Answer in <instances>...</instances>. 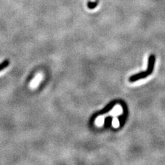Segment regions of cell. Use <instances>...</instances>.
Segmentation results:
<instances>
[{
    "label": "cell",
    "instance_id": "obj_6",
    "mask_svg": "<svg viewBox=\"0 0 165 165\" xmlns=\"http://www.w3.org/2000/svg\"><path fill=\"white\" fill-rule=\"evenodd\" d=\"M98 3V0H96V2H89L88 3V7L89 8V9H93L96 7V6H97Z\"/></svg>",
    "mask_w": 165,
    "mask_h": 165
},
{
    "label": "cell",
    "instance_id": "obj_4",
    "mask_svg": "<svg viewBox=\"0 0 165 165\" xmlns=\"http://www.w3.org/2000/svg\"><path fill=\"white\" fill-rule=\"evenodd\" d=\"M41 75H37L35 77V79L33 80L32 83H31V87L37 86V85H38V83H39V82L40 81V80H41Z\"/></svg>",
    "mask_w": 165,
    "mask_h": 165
},
{
    "label": "cell",
    "instance_id": "obj_2",
    "mask_svg": "<svg viewBox=\"0 0 165 165\" xmlns=\"http://www.w3.org/2000/svg\"><path fill=\"white\" fill-rule=\"evenodd\" d=\"M155 63V56L154 54H151L148 59V65L147 68V71L150 74L153 73Z\"/></svg>",
    "mask_w": 165,
    "mask_h": 165
},
{
    "label": "cell",
    "instance_id": "obj_3",
    "mask_svg": "<svg viewBox=\"0 0 165 165\" xmlns=\"http://www.w3.org/2000/svg\"><path fill=\"white\" fill-rule=\"evenodd\" d=\"M116 104V102L115 101H112L111 102H110V104H108L105 108H104L103 110H102L101 112V114H105V113H107L108 111H110L112 108L114 107V106Z\"/></svg>",
    "mask_w": 165,
    "mask_h": 165
},
{
    "label": "cell",
    "instance_id": "obj_1",
    "mask_svg": "<svg viewBox=\"0 0 165 165\" xmlns=\"http://www.w3.org/2000/svg\"><path fill=\"white\" fill-rule=\"evenodd\" d=\"M149 75H151V74H149L147 70H145V72H141L136 74H134V75L131 76L129 79V81L131 83L136 82L138 80L145 79V78H147Z\"/></svg>",
    "mask_w": 165,
    "mask_h": 165
},
{
    "label": "cell",
    "instance_id": "obj_5",
    "mask_svg": "<svg viewBox=\"0 0 165 165\" xmlns=\"http://www.w3.org/2000/svg\"><path fill=\"white\" fill-rule=\"evenodd\" d=\"M9 65V61L8 60H4L2 63H0V72L4 70L5 68L7 67Z\"/></svg>",
    "mask_w": 165,
    "mask_h": 165
}]
</instances>
